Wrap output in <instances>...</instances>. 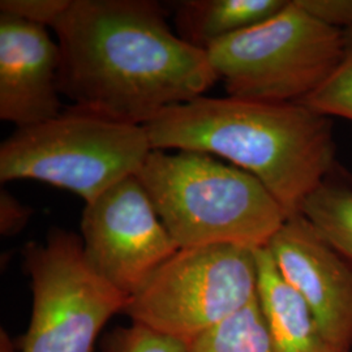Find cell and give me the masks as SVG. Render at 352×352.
I'll use <instances>...</instances> for the list:
<instances>
[{
  "label": "cell",
  "instance_id": "6da1fadb",
  "mask_svg": "<svg viewBox=\"0 0 352 352\" xmlns=\"http://www.w3.org/2000/svg\"><path fill=\"white\" fill-rule=\"evenodd\" d=\"M54 32L59 90L71 106L146 126L218 80L205 51L173 32L151 0H72Z\"/></svg>",
  "mask_w": 352,
  "mask_h": 352
},
{
  "label": "cell",
  "instance_id": "7a4b0ae2",
  "mask_svg": "<svg viewBox=\"0 0 352 352\" xmlns=\"http://www.w3.org/2000/svg\"><path fill=\"white\" fill-rule=\"evenodd\" d=\"M144 126L153 149L210 154L254 176L289 218L342 167L333 120L298 102L200 97Z\"/></svg>",
  "mask_w": 352,
  "mask_h": 352
},
{
  "label": "cell",
  "instance_id": "3957f363",
  "mask_svg": "<svg viewBox=\"0 0 352 352\" xmlns=\"http://www.w3.org/2000/svg\"><path fill=\"white\" fill-rule=\"evenodd\" d=\"M138 177L180 248L258 250L289 218L260 180L210 154L153 149Z\"/></svg>",
  "mask_w": 352,
  "mask_h": 352
},
{
  "label": "cell",
  "instance_id": "277c9868",
  "mask_svg": "<svg viewBox=\"0 0 352 352\" xmlns=\"http://www.w3.org/2000/svg\"><path fill=\"white\" fill-rule=\"evenodd\" d=\"M153 151L144 126L78 107L36 126L17 128L0 145V180H37L94 201L139 174Z\"/></svg>",
  "mask_w": 352,
  "mask_h": 352
},
{
  "label": "cell",
  "instance_id": "5b68a950",
  "mask_svg": "<svg viewBox=\"0 0 352 352\" xmlns=\"http://www.w3.org/2000/svg\"><path fill=\"white\" fill-rule=\"evenodd\" d=\"M343 51L344 30L289 0L269 20L214 43L206 54L228 97L302 102L333 75Z\"/></svg>",
  "mask_w": 352,
  "mask_h": 352
},
{
  "label": "cell",
  "instance_id": "8992f818",
  "mask_svg": "<svg viewBox=\"0 0 352 352\" xmlns=\"http://www.w3.org/2000/svg\"><path fill=\"white\" fill-rule=\"evenodd\" d=\"M256 250L180 248L126 304L132 322L190 343L257 299Z\"/></svg>",
  "mask_w": 352,
  "mask_h": 352
},
{
  "label": "cell",
  "instance_id": "52a82bcc",
  "mask_svg": "<svg viewBox=\"0 0 352 352\" xmlns=\"http://www.w3.org/2000/svg\"><path fill=\"white\" fill-rule=\"evenodd\" d=\"M23 256L33 307L21 352H96L103 327L129 299L91 267L75 232L55 228Z\"/></svg>",
  "mask_w": 352,
  "mask_h": 352
},
{
  "label": "cell",
  "instance_id": "ba28073f",
  "mask_svg": "<svg viewBox=\"0 0 352 352\" xmlns=\"http://www.w3.org/2000/svg\"><path fill=\"white\" fill-rule=\"evenodd\" d=\"M80 228L89 264L128 299L180 250L138 175L85 204Z\"/></svg>",
  "mask_w": 352,
  "mask_h": 352
},
{
  "label": "cell",
  "instance_id": "9c48e42d",
  "mask_svg": "<svg viewBox=\"0 0 352 352\" xmlns=\"http://www.w3.org/2000/svg\"><path fill=\"white\" fill-rule=\"evenodd\" d=\"M266 247L327 340L351 352L352 265L302 214L289 218Z\"/></svg>",
  "mask_w": 352,
  "mask_h": 352
},
{
  "label": "cell",
  "instance_id": "30bf717a",
  "mask_svg": "<svg viewBox=\"0 0 352 352\" xmlns=\"http://www.w3.org/2000/svg\"><path fill=\"white\" fill-rule=\"evenodd\" d=\"M60 49L47 28L0 13V119L36 126L64 111Z\"/></svg>",
  "mask_w": 352,
  "mask_h": 352
},
{
  "label": "cell",
  "instance_id": "8fae6325",
  "mask_svg": "<svg viewBox=\"0 0 352 352\" xmlns=\"http://www.w3.org/2000/svg\"><path fill=\"white\" fill-rule=\"evenodd\" d=\"M257 299L273 352H347L322 333L315 316L285 277L267 247L256 250Z\"/></svg>",
  "mask_w": 352,
  "mask_h": 352
},
{
  "label": "cell",
  "instance_id": "7c38bea8",
  "mask_svg": "<svg viewBox=\"0 0 352 352\" xmlns=\"http://www.w3.org/2000/svg\"><path fill=\"white\" fill-rule=\"evenodd\" d=\"M289 0H183L175 6L176 34L197 50L252 26L285 8Z\"/></svg>",
  "mask_w": 352,
  "mask_h": 352
},
{
  "label": "cell",
  "instance_id": "4fadbf2b",
  "mask_svg": "<svg viewBox=\"0 0 352 352\" xmlns=\"http://www.w3.org/2000/svg\"><path fill=\"white\" fill-rule=\"evenodd\" d=\"M302 217L352 265V176L340 167L302 204Z\"/></svg>",
  "mask_w": 352,
  "mask_h": 352
},
{
  "label": "cell",
  "instance_id": "5bb4252c",
  "mask_svg": "<svg viewBox=\"0 0 352 352\" xmlns=\"http://www.w3.org/2000/svg\"><path fill=\"white\" fill-rule=\"evenodd\" d=\"M188 352H273L258 299L192 340Z\"/></svg>",
  "mask_w": 352,
  "mask_h": 352
},
{
  "label": "cell",
  "instance_id": "9a60e30c",
  "mask_svg": "<svg viewBox=\"0 0 352 352\" xmlns=\"http://www.w3.org/2000/svg\"><path fill=\"white\" fill-rule=\"evenodd\" d=\"M298 103L330 119L352 122V28L344 30V51L337 69L309 97Z\"/></svg>",
  "mask_w": 352,
  "mask_h": 352
},
{
  "label": "cell",
  "instance_id": "2e32d148",
  "mask_svg": "<svg viewBox=\"0 0 352 352\" xmlns=\"http://www.w3.org/2000/svg\"><path fill=\"white\" fill-rule=\"evenodd\" d=\"M103 352H188V343L132 322L106 337Z\"/></svg>",
  "mask_w": 352,
  "mask_h": 352
},
{
  "label": "cell",
  "instance_id": "e0dca14e",
  "mask_svg": "<svg viewBox=\"0 0 352 352\" xmlns=\"http://www.w3.org/2000/svg\"><path fill=\"white\" fill-rule=\"evenodd\" d=\"M72 0H1L0 13L47 28L59 23Z\"/></svg>",
  "mask_w": 352,
  "mask_h": 352
},
{
  "label": "cell",
  "instance_id": "ac0fdd59",
  "mask_svg": "<svg viewBox=\"0 0 352 352\" xmlns=\"http://www.w3.org/2000/svg\"><path fill=\"white\" fill-rule=\"evenodd\" d=\"M305 12L340 30L352 28V0H296Z\"/></svg>",
  "mask_w": 352,
  "mask_h": 352
},
{
  "label": "cell",
  "instance_id": "d6986e66",
  "mask_svg": "<svg viewBox=\"0 0 352 352\" xmlns=\"http://www.w3.org/2000/svg\"><path fill=\"white\" fill-rule=\"evenodd\" d=\"M32 217V209L19 201L8 190L0 193V232L12 236L25 228Z\"/></svg>",
  "mask_w": 352,
  "mask_h": 352
},
{
  "label": "cell",
  "instance_id": "ffe728a7",
  "mask_svg": "<svg viewBox=\"0 0 352 352\" xmlns=\"http://www.w3.org/2000/svg\"><path fill=\"white\" fill-rule=\"evenodd\" d=\"M0 351L14 352L12 340L8 337V334L4 330H1V337H0Z\"/></svg>",
  "mask_w": 352,
  "mask_h": 352
}]
</instances>
